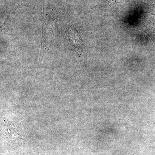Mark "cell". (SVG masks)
Wrapping results in <instances>:
<instances>
[{
  "label": "cell",
  "mask_w": 155,
  "mask_h": 155,
  "mask_svg": "<svg viewBox=\"0 0 155 155\" xmlns=\"http://www.w3.org/2000/svg\"><path fill=\"white\" fill-rule=\"evenodd\" d=\"M70 45L76 54L80 55L83 48V42L80 35L77 30L72 27H69L67 29Z\"/></svg>",
  "instance_id": "7a4b0ae2"
},
{
  "label": "cell",
  "mask_w": 155,
  "mask_h": 155,
  "mask_svg": "<svg viewBox=\"0 0 155 155\" xmlns=\"http://www.w3.org/2000/svg\"><path fill=\"white\" fill-rule=\"evenodd\" d=\"M54 21H46L45 20L43 23V28L42 39V46L43 47H46L49 48V44L52 41L54 36L55 31V23Z\"/></svg>",
  "instance_id": "6da1fadb"
}]
</instances>
